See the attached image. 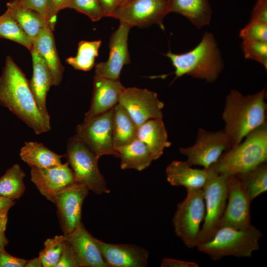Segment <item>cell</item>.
I'll use <instances>...</instances> for the list:
<instances>
[{
    "label": "cell",
    "mask_w": 267,
    "mask_h": 267,
    "mask_svg": "<svg viewBox=\"0 0 267 267\" xmlns=\"http://www.w3.org/2000/svg\"><path fill=\"white\" fill-rule=\"evenodd\" d=\"M115 150L121 159L120 167L122 170L141 171L149 167L153 161L147 147L137 138Z\"/></svg>",
    "instance_id": "obj_25"
},
{
    "label": "cell",
    "mask_w": 267,
    "mask_h": 267,
    "mask_svg": "<svg viewBox=\"0 0 267 267\" xmlns=\"http://www.w3.org/2000/svg\"><path fill=\"white\" fill-rule=\"evenodd\" d=\"M226 183L227 200L218 228L223 226L240 229L246 228L251 224V201L237 176H227Z\"/></svg>",
    "instance_id": "obj_13"
},
{
    "label": "cell",
    "mask_w": 267,
    "mask_h": 267,
    "mask_svg": "<svg viewBox=\"0 0 267 267\" xmlns=\"http://www.w3.org/2000/svg\"><path fill=\"white\" fill-rule=\"evenodd\" d=\"M241 48L245 58L260 63L267 69V42L243 40Z\"/></svg>",
    "instance_id": "obj_34"
},
{
    "label": "cell",
    "mask_w": 267,
    "mask_h": 267,
    "mask_svg": "<svg viewBox=\"0 0 267 267\" xmlns=\"http://www.w3.org/2000/svg\"><path fill=\"white\" fill-rule=\"evenodd\" d=\"M6 7L11 16L33 41L41 29L48 27L40 14L19 4L16 0L7 2Z\"/></svg>",
    "instance_id": "obj_27"
},
{
    "label": "cell",
    "mask_w": 267,
    "mask_h": 267,
    "mask_svg": "<svg viewBox=\"0 0 267 267\" xmlns=\"http://www.w3.org/2000/svg\"><path fill=\"white\" fill-rule=\"evenodd\" d=\"M64 235L74 251L79 267H109L95 238L87 231L82 222L71 233Z\"/></svg>",
    "instance_id": "obj_18"
},
{
    "label": "cell",
    "mask_w": 267,
    "mask_h": 267,
    "mask_svg": "<svg viewBox=\"0 0 267 267\" xmlns=\"http://www.w3.org/2000/svg\"><path fill=\"white\" fill-rule=\"evenodd\" d=\"M55 267H79L74 251L66 240L61 256Z\"/></svg>",
    "instance_id": "obj_38"
},
{
    "label": "cell",
    "mask_w": 267,
    "mask_h": 267,
    "mask_svg": "<svg viewBox=\"0 0 267 267\" xmlns=\"http://www.w3.org/2000/svg\"><path fill=\"white\" fill-rule=\"evenodd\" d=\"M112 128L115 149L130 143L136 138L137 126L119 103L113 108Z\"/></svg>",
    "instance_id": "obj_26"
},
{
    "label": "cell",
    "mask_w": 267,
    "mask_h": 267,
    "mask_svg": "<svg viewBox=\"0 0 267 267\" xmlns=\"http://www.w3.org/2000/svg\"><path fill=\"white\" fill-rule=\"evenodd\" d=\"M96 243L109 267H146L149 251L134 244H111L95 238Z\"/></svg>",
    "instance_id": "obj_17"
},
{
    "label": "cell",
    "mask_w": 267,
    "mask_h": 267,
    "mask_svg": "<svg viewBox=\"0 0 267 267\" xmlns=\"http://www.w3.org/2000/svg\"><path fill=\"white\" fill-rule=\"evenodd\" d=\"M160 266L161 267H198L199 265L194 262L164 258L162 260Z\"/></svg>",
    "instance_id": "obj_43"
},
{
    "label": "cell",
    "mask_w": 267,
    "mask_h": 267,
    "mask_svg": "<svg viewBox=\"0 0 267 267\" xmlns=\"http://www.w3.org/2000/svg\"><path fill=\"white\" fill-rule=\"evenodd\" d=\"M265 89L253 94L244 96L232 89L226 96L222 119L224 132L231 148L241 143L244 137L266 124Z\"/></svg>",
    "instance_id": "obj_2"
},
{
    "label": "cell",
    "mask_w": 267,
    "mask_h": 267,
    "mask_svg": "<svg viewBox=\"0 0 267 267\" xmlns=\"http://www.w3.org/2000/svg\"><path fill=\"white\" fill-rule=\"evenodd\" d=\"M131 28L127 24L120 22L119 27L110 38L109 57L105 62L95 65L94 75L119 80L123 66L130 63L128 41Z\"/></svg>",
    "instance_id": "obj_15"
},
{
    "label": "cell",
    "mask_w": 267,
    "mask_h": 267,
    "mask_svg": "<svg viewBox=\"0 0 267 267\" xmlns=\"http://www.w3.org/2000/svg\"><path fill=\"white\" fill-rule=\"evenodd\" d=\"M27 261L10 255L5 250L0 252V267H24Z\"/></svg>",
    "instance_id": "obj_41"
},
{
    "label": "cell",
    "mask_w": 267,
    "mask_h": 267,
    "mask_svg": "<svg viewBox=\"0 0 267 267\" xmlns=\"http://www.w3.org/2000/svg\"><path fill=\"white\" fill-rule=\"evenodd\" d=\"M186 190V196L178 204L172 222L177 236L192 249L197 246L200 225L205 215L204 194L202 188Z\"/></svg>",
    "instance_id": "obj_6"
},
{
    "label": "cell",
    "mask_w": 267,
    "mask_h": 267,
    "mask_svg": "<svg viewBox=\"0 0 267 267\" xmlns=\"http://www.w3.org/2000/svg\"><path fill=\"white\" fill-rule=\"evenodd\" d=\"M130 0H120V6H121L123 4L126 3V2H127L128 1H129Z\"/></svg>",
    "instance_id": "obj_48"
},
{
    "label": "cell",
    "mask_w": 267,
    "mask_h": 267,
    "mask_svg": "<svg viewBox=\"0 0 267 267\" xmlns=\"http://www.w3.org/2000/svg\"><path fill=\"white\" fill-rule=\"evenodd\" d=\"M103 16L114 18L115 13L120 6V0H99Z\"/></svg>",
    "instance_id": "obj_42"
},
{
    "label": "cell",
    "mask_w": 267,
    "mask_h": 267,
    "mask_svg": "<svg viewBox=\"0 0 267 267\" xmlns=\"http://www.w3.org/2000/svg\"><path fill=\"white\" fill-rule=\"evenodd\" d=\"M66 243L64 235L48 238L44 242V248L39 253L43 267H55L61 256Z\"/></svg>",
    "instance_id": "obj_33"
},
{
    "label": "cell",
    "mask_w": 267,
    "mask_h": 267,
    "mask_svg": "<svg viewBox=\"0 0 267 267\" xmlns=\"http://www.w3.org/2000/svg\"><path fill=\"white\" fill-rule=\"evenodd\" d=\"M89 190L85 185L75 182L53 199L64 235L71 233L81 223L82 206Z\"/></svg>",
    "instance_id": "obj_14"
},
{
    "label": "cell",
    "mask_w": 267,
    "mask_h": 267,
    "mask_svg": "<svg viewBox=\"0 0 267 267\" xmlns=\"http://www.w3.org/2000/svg\"><path fill=\"white\" fill-rule=\"evenodd\" d=\"M25 173L19 164H14L0 177V195L10 200L19 199L24 193Z\"/></svg>",
    "instance_id": "obj_29"
},
{
    "label": "cell",
    "mask_w": 267,
    "mask_h": 267,
    "mask_svg": "<svg viewBox=\"0 0 267 267\" xmlns=\"http://www.w3.org/2000/svg\"><path fill=\"white\" fill-rule=\"evenodd\" d=\"M246 137L243 142L223 153L209 168L226 176H237L266 162L267 125L259 127Z\"/></svg>",
    "instance_id": "obj_4"
},
{
    "label": "cell",
    "mask_w": 267,
    "mask_h": 267,
    "mask_svg": "<svg viewBox=\"0 0 267 267\" xmlns=\"http://www.w3.org/2000/svg\"><path fill=\"white\" fill-rule=\"evenodd\" d=\"M231 147L223 130L211 132L199 129L195 143L190 147L180 148L179 152L187 156L186 161L190 166H201L208 170Z\"/></svg>",
    "instance_id": "obj_11"
},
{
    "label": "cell",
    "mask_w": 267,
    "mask_h": 267,
    "mask_svg": "<svg viewBox=\"0 0 267 267\" xmlns=\"http://www.w3.org/2000/svg\"><path fill=\"white\" fill-rule=\"evenodd\" d=\"M43 264L39 257L27 261L25 267H42Z\"/></svg>",
    "instance_id": "obj_46"
},
{
    "label": "cell",
    "mask_w": 267,
    "mask_h": 267,
    "mask_svg": "<svg viewBox=\"0 0 267 267\" xmlns=\"http://www.w3.org/2000/svg\"><path fill=\"white\" fill-rule=\"evenodd\" d=\"M8 244L4 232H0V252L5 250L4 247Z\"/></svg>",
    "instance_id": "obj_47"
},
{
    "label": "cell",
    "mask_w": 267,
    "mask_h": 267,
    "mask_svg": "<svg viewBox=\"0 0 267 267\" xmlns=\"http://www.w3.org/2000/svg\"><path fill=\"white\" fill-rule=\"evenodd\" d=\"M17 2L40 14L46 22L47 0H16Z\"/></svg>",
    "instance_id": "obj_39"
},
{
    "label": "cell",
    "mask_w": 267,
    "mask_h": 267,
    "mask_svg": "<svg viewBox=\"0 0 267 267\" xmlns=\"http://www.w3.org/2000/svg\"><path fill=\"white\" fill-rule=\"evenodd\" d=\"M14 204V201L10 200L0 195V211L7 208H11Z\"/></svg>",
    "instance_id": "obj_45"
},
{
    "label": "cell",
    "mask_w": 267,
    "mask_h": 267,
    "mask_svg": "<svg viewBox=\"0 0 267 267\" xmlns=\"http://www.w3.org/2000/svg\"><path fill=\"white\" fill-rule=\"evenodd\" d=\"M203 187L205 215L196 247L210 239L217 229L227 200V177L211 168Z\"/></svg>",
    "instance_id": "obj_8"
},
{
    "label": "cell",
    "mask_w": 267,
    "mask_h": 267,
    "mask_svg": "<svg viewBox=\"0 0 267 267\" xmlns=\"http://www.w3.org/2000/svg\"><path fill=\"white\" fill-rule=\"evenodd\" d=\"M125 89L120 80L94 75L91 104L85 115L84 122L112 109L119 103Z\"/></svg>",
    "instance_id": "obj_19"
},
{
    "label": "cell",
    "mask_w": 267,
    "mask_h": 267,
    "mask_svg": "<svg viewBox=\"0 0 267 267\" xmlns=\"http://www.w3.org/2000/svg\"><path fill=\"white\" fill-rule=\"evenodd\" d=\"M242 40L267 42V24L250 22L239 32Z\"/></svg>",
    "instance_id": "obj_36"
},
{
    "label": "cell",
    "mask_w": 267,
    "mask_h": 267,
    "mask_svg": "<svg viewBox=\"0 0 267 267\" xmlns=\"http://www.w3.org/2000/svg\"><path fill=\"white\" fill-rule=\"evenodd\" d=\"M136 138L146 145L153 160L159 158L164 149L171 145L164 124L160 119H150L138 126Z\"/></svg>",
    "instance_id": "obj_23"
},
{
    "label": "cell",
    "mask_w": 267,
    "mask_h": 267,
    "mask_svg": "<svg viewBox=\"0 0 267 267\" xmlns=\"http://www.w3.org/2000/svg\"><path fill=\"white\" fill-rule=\"evenodd\" d=\"M0 104L6 107L37 134L50 130L39 110L25 74L8 55L0 76Z\"/></svg>",
    "instance_id": "obj_1"
},
{
    "label": "cell",
    "mask_w": 267,
    "mask_h": 267,
    "mask_svg": "<svg viewBox=\"0 0 267 267\" xmlns=\"http://www.w3.org/2000/svg\"><path fill=\"white\" fill-rule=\"evenodd\" d=\"M169 13L168 0H130L117 9L114 18L131 27L156 24L164 30L163 20Z\"/></svg>",
    "instance_id": "obj_10"
},
{
    "label": "cell",
    "mask_w": 267,
    "mask_h": 267,
    "mask_svg": "<svg viewBox=\"0 0 267 267\" xmlns=\"http://www.w3.org/2000/svg\"><path fill=\"white\" fill-rule=\"evenodd\" d=\"M34 46L50 70L52 85L58 86L61 82L64 68L57 51L52 31L48 27L41 29L34 40Z\"/></svg>",
    "instance_id": "obj_22"
},
{
    "label": "cell",
    "mask_w": 267,
    "mask_h": 267,
    "mask_svg": "<svg viewBox=\"0 0 267 267\" xmlns=\"http://www.w3.org/2000/svg\"><path fill=\"white\" fill-rule=\"evenodd\" d=\"M32 58L33 75L28 81L29 86L36 104L45 119L50 122L46 108V95L52 85L50 70L43 57L33 45L30 51Z\"/></svg>",
    "instance_id": "obj_20"
},
{
    "label": "cell",
    "mask_w": 267,
    "mask_h": 267,
    "mask_svg": "<svg viewBox=\"0 0 267 267\" xmlns=\"http://www.w3.org/2000/svg\"><path fill=\"white\" fill-rule=\"evenodd\" d=\"M170 12L181 14L201 29L211 21L212 9L208 0H168Z\"/></svg>",
    "instance_id": "obj_24"
},
{
    "label": "cell",
    "mask_w": 267,
    "mask_h": 267,
    "mask_svg": "<svg viewBox=\"0 0 267 267\" xmlns=\"http://www.w3.org/2000/svg\"><path fill=\"white\" fill-rule=\"evenodd\" d=\"M10 208L0 211V232H5L8 219V213Z\"/></svg>",
    "instance_id": "obj_44"
},
{
    "label": "cell",
    "mask_w": 267,
    "mask_h": 267,
    "mask_svg": "<svg viewBox=\"0 0 267 267\" xmlns=\"http://www.w3.org/2000/svg\"><path fill=\"white\" fill-rule=\"evenodd\" d=\"M67 8L85 14L92 21H97L104 17L99 0H70Z\"/></svg>",
    "instance_id": "obj_35"
},
{
    "label": "cell",
    "mask_w": 267,
    "mask_h": 267,
    "mask_svg": "<svg viewBox=\"0 0 267 267\" xmlns=\"http://www.w3.org/2000/svg\"><path fill=\"white\" fill-rule=\"evenodd\" d=\"M252 202L267 191V164L263 163L252 170L237 176Z\"/></svg>",
    "instance_id": "obj_30"
},
{
    "label": "cell",
    "mask_w": 267,
    "mask_h": 267,
    "mask_svg": "<svg viewBox=\"0 0 267 267\" xmlns=\"http://www.w3.org/2000/svg\"><path fill=\"white\" fill-rule=\"evenodd\" d=\"M164 55L170 59L175 69V79L187 75L214 82L224 66L217 41L208 32L204 33L200 42L192 49L181 54L169 50Z\"/></svg>",
    "instance_id": "obj_3"
},
{
    "label": "cell",
    "mask_w": 267,
    "mask_h": 267,
    "mask_svg": "<svg viewBox=\"0 0 267 267\" xmlns=\"http://www.w3.org/2000/svg\"><path fill=\"white\" fill-rule=\"evenodd\" d=\"M113 108L84 122L76 129L74 136L87 146L98 158L105 155L119 158L112 140Z\"/></svg>",
    "instance_id": "obj_9"
},
{
    "label": "cell",
    "mask_w": 267,
    "mask_h": 267,
    "mask_svg": "<svg viewBox=\"0 0 267 267\" xmlns=\"http://www.w3.org/2000/svg\"><path fill=\"white\" fill-rule=\"evenodd\" d=\"M250 21L267 24V0H257L252 10Z\"/></svg>",
    "instance_id": "obj_40"
},
{
    "label": "cell",
    "mask_w": 267,
    "mask_h": 267,
    "mask_svg": "<svg viewBox=\"0 0 267 267\" xmlns=\"http://www.w3.org/2000/svg\"><path fill=\"white\" fill-rule=\"evenodd\" d=\"M20 156L31 168H48L61 164L64 155L53 152L42 143L30 141L25 142Z\"/></svg>",
    "instance_id": "obj_28"
},
{
    "label": "cell",
    "mask_w": 267,
    "mask_h": 267,
    "mask_svg": "<svg viewBox=\"0 0 267 267\" xmlns=\"http://www.w3.org/2000/svg\"><path fill=\"white\" fill-rule=\"evenodd\" d=\"M262 236L261 231L252 224L242 229L221 227L210 239L197 248L213 261L228 256L250 258L259 249Z\"/></svg>",
    "instance_id": "obj_5"
},
{
    "label": "cell",
    "mask_w": 267,
    "mask_h": 267,
    "mask_svg": "<svg viewBox=\"0 0 267 267\" xmlns=\"http://www.w3.org/2000/svg\"><path fill=\"white\" fill-rule=\"evenodd\" d=\"M64 156L71 167L75 182L85 185L97 195L110 192L98 167L99 158L74 136L68 141Z\"/></svg>",
    "instance_id": "obj_7"
},
{
    "label": "cell",
    "mask_w": 267,
    "mask_h": 267,
    "mask_svg": "<svg viewBox=\"0 0 267 267\" xmlns=\"http://www.w3.org/2000/svg\"><path fill=\"white\" fill-rule=\"evenodd\" d=\"M0 38L18 43L30 51L33 47V40L27 35L7 9L0 15Z\"/></svg>",
    "instance_id": "obj_32"
},
{
    "label": "cell",
    "mask_w": 267,
    "mask_h": 267,
    "mask_svg": "<svg viewBox=\"0 0 267 267\" xmlns=\"http://www.w3.org/2000/svg\"><path fill=\"white\" fill-rule=\"evenodd\" d=\"M101 44L100 40L80 41L78 44L77 55L69 57L66 62L75 69L85 71L90 70L94 65L95 58L98 55Z\"/></svg>",
    "instance_id": "obj_31"
},
{
    "label": "cell",
    "mask_w": 267,
    "mask_h": 267,
    "mask_svg": "<svg viewBox=\"0 0 267 267\" xmlns=\"http://www.w3.org/2000/svg\"><path fill=\"white\" fill-rule=\"evenodd\" d=\"M70 0H47L46 23L52 31L54 29L56 17L59 11L67 8Z\"/></svg>",
    "instance_id": "obj_37"
},
{
    "label": "cell",
    "mask_w": 267,
    "mask_h": 267,
    "mask_svg": "<svg viewBox=\"0 0 267 267\" xmlns=\"http://www.w3.org/2000/svg\"><path fill=\"white\" fill-rule=\"evenodd\" d=\"M31 168V180L42 195L51 202L57 193L75 182L67 162L48 168Z\"/></svg>",
    "instance_id": "obj_16"
},
{
    "label": "cell",
    "mask_w": 267,
    "mask_h": 267,
    "mask_svg": "<svg viewBox=\"0 0 267 267\" xmlns=\"http://www.w3.org/2000/svg\"><path fill=\"white\" fill-rule=\"evenodd\" d=\"M186 161H173L167 167V181L175 186L186 189L203 188L207 177L208 170L192 168Z\"/></svg>",
    "instance_id": "obj_21"
},
{
    "label": "cell",
    "mask_w": 267,
    "mask_h": 267,
    "mask_svg": "<svg viewBox=\"0 0 267 267\" xmlns=\"http://www.w3.org/2000/svg\"><path fill=\"white\" fill-rule=\"evenodd\" d=\"M119 103L137 127L149 120L163 119L164 103L158 99L156 92L147 89L125 88L120 95Z\"/></svg>",
    "instance_id": "obj_12"
}]
</instances>
